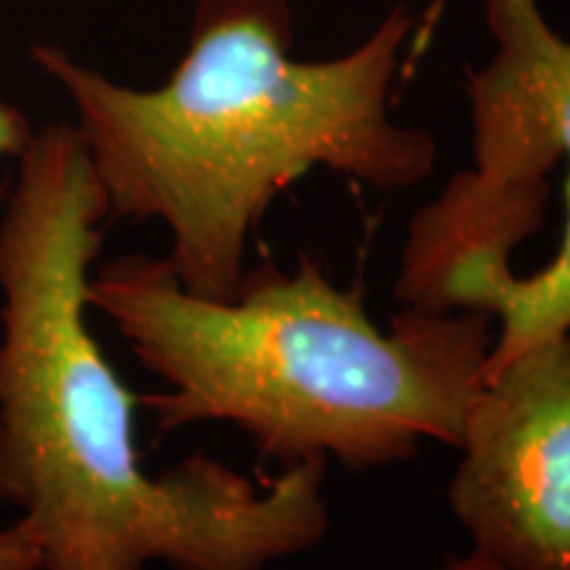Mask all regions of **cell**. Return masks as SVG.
I'll return each instance as SVG.
<instances>
[{
  "label": "cell",
  "mask_w": 570,
  "mask_h": 570,
  "mask_svg": "<svg viewBox=\"0 0 570 570\" xmlns=\"http://www.w3.org/2000/svg\"><path fill=\"white\" fill-rule=\"evenodd\" d=\"M35 127L24 111L0 98V161L19 159L27 151Z\"/></svg>",
  "instance_id": "52a82bcc"
},
{
  "label": "cell",
  "mask_w": 570,
  "mask_h": 570,
  "mask_svg": "<svg viewBox=\"0 0 570 570\" xmlns=\"http://www.w3.org/2000/svg\"><path fill=\"white\" fill-rule=\"evenodd\" d=\"M415 30L396 6L352 51L304 61L288 0H198L188 48L156 88L114 82L48 40L30 59L75 106L109 219L161 223L177 281L230 298L269 206L302 177L404 190L433 175V135L391 114Z\"/></svg>",
  "instance_id": "7a4b0ae2"
},
{
  "label": "cell",
  "mask_w": 570,
  "mask_h": 570,
  "mask_svg": "<svg viewBox=\"0 0 570 570\" xmlns=\"http://www.w3.org/2000/svg\"><path fill=\"white\" fill-rule=\"evenodd\" d=\"M494 51L465 71L473 164L491 190L552 204L560 173V233L531 273L481 283L465 309L494 317L487 377L539 341L570 331V38L547 21L539 0H483Z\"/></svg>",
  "instance_id": "277c9868"
},
{
  "label": "cell",
  "mask_w": 570,
  "mask_h": 570,
  "mask_svg": "<svg viewBox=\"0 0 570 570\" xmlns=\"http://www.w3.org/2000/svg\"><path fill=\"white\" fill-rule=\"evenodd\" d=\"M0 206V499L42 570H269L331 531L327 462L254 481L196 452L154 475L140 396L92 336L88 281L109 202L77 127L35 130Z\"/></svg>",
  "instance_id": "6da1fadb"
},
{
  "label": "cell",
  "mask_w": 570,
  "mask_h": 570,
  "mask_svg": "<svg viewBox=\"0 0 570 570\" xmlns=\"http://www.w3.org/2000/svg\"><path fill=\"white\" fill-rule=\"evenodd\" d=\"M88 306L167 386L140 396L159 433L233 423L281 468L356 473L423 441L458 449L497 333L487 312L415 306L381 327L362 285L341 288L306 254L291 273L246 269L230 298L190 294L167 256H117L90 275Z\"/></svg>",
  "instance_id": "3957f363"
},
{
  "label": "cell",
  "mask_w": 570,
  "mask_h": 570,
  "mask_svg": "<svg viewBox=\"0 0 570 570\" xmlns=\"http://www.w3.org/2000/svg\"><path fill=\"white\" fill-rule=\"evenodd\" d=\"M9 180H6V177H0V206H3V202H6V194H9Z\"/></svg>",
  "instance_id": "9c48e42d"
},
{
  "label": "cell",
  "mask_w": 570,
  "mask_h": 570,
  "mask_svg": "<svg viewBox=\"0 0 570 570\" xmlns=\"http://www.w3.org/2000/svg\"><path fill=\"white\" fill-rule=\"evenodd\" d=\"M0 570H42L38 537L24 518L0 531Z\"/></svg>",
  "instance_id": "8992f818"
},
{
  "label": "cell",
  "mask_w": 570,
  "mask_h": 570,
  "mask_svg": "<svg viewBox=\"0 0 570 570\" xmlns=\"http://www.w3.org/2000/svg\"><path fill=\"white\" fill-rule=\"evenodd\" d=\"M449 508L470 547L510 570H570V331L483 377Z\"/></svg>",
  "instance_id": "5b68a950"
},
{
  "label": "cell",
  "mask_w": 570,
  "mask_h": 570,
  "mask_svg": "<svg viewBox=\"0 0 570 570\" xmlns=\"http://www.w3.org/2000/svg\"><path fill=\"white\" fill-rule=\"evenodd\" d=\"M436 570H510V568H504L502 562L491 558V554L475 550V547H470L468 552L452 554V558H446Z\"/></svg>",
  "instance_id": "ba28073f"
}]
</instances>
